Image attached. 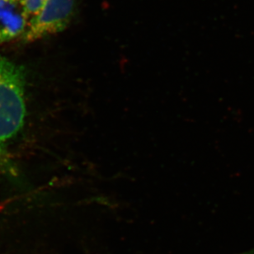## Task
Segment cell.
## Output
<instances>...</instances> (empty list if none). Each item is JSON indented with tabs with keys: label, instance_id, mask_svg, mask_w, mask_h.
<instances>
[{
	"label": "cell",
	"instance_id": "277c9868",
	"mask_svg": "<svg viewBox=\"0 0 254 254\" xmlns=\"http://www.w3.org/2000/svg\"><path fill=\"white\" fill-rule=\"evenodd\" d=\"M45 2L46 0H22V4L24 6L30 19L39 12Z\"/></svg>",
	"mask_w": 254,
	"mask_h": 254
},
{
	"label": "cell",
	"instance_id": "3957f363",
	"mask_svg": "<svg viewBox=\"0 0 254 254\" xmlns=\"http://www.w3.org/2000/svg\"><path fill=\"white\" fill-rule=\"evenodd\" d=\"M29 21L22 0H0V45L21 38Z\"/></svg>",
	"mask_w": 254,
	"mask_h": 254
},
{
	"label": "cell",
	"instance_id": "6da1fadb",
	"mask_svg": "<svg viewBox=\"0 0 254 254\" xmlns=\"http://www.w3.org/2000/svg\"><path fill=\"white\" fill-rule=\"evenodd\" d=\"M26 117L22 68L0 56V171L14 174L7 145L21 130Z\"/></svg>",
	"mask_w": 254,
	"mask_h": 254
},
{
	"label": "cell",
	"instance_id": "5b68a950",
	"mask_svg": "<svg viewBox=\"0 0 254 254\" xmlns=\"http://www.w3.org/2000/svg\"><path fill=\"white\" fill-rule=\"evenodd\" d=\"M254 254V249L249 250V251H247V252L242 253V254Z\"/></svg>",
	"mask_w": 254,
	"mask_h": 254
},
{
	"label": "cell",
	"instance_id": "7a4b0ae2",
	"mask_svg": "<svg viewBox=\"0 0 254 254\" xmlns=\"http://www.w3.org/2000/svg\"><path fill=\"white\" fill-rule=\"evenodd\" d=\"M78 1L46 0L39 12L30 19L21 41L35 42L66 29L75 16Z\"/></svg>",
	"mask_w": 254,
	"mask_h": 254
}]
</instances>
